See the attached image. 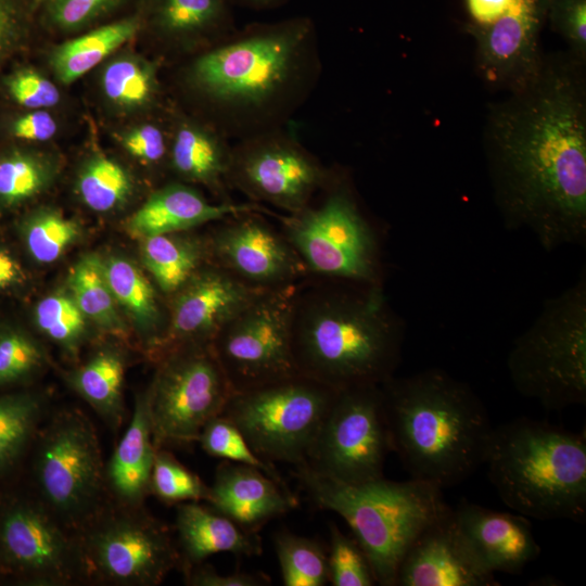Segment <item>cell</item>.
Masks as SVG:
<instances>
[{
  "label": "cell",
  "mask_w": 586,
  "mask_h": 586,
  "mask_svg": "<svg viewBox=\"0 0 586 586\" xmlns=\"http://www.w3.org/2000/svg\"><path fill=\"white\" fill-rule=\"evenodd\" d=\"M86 319L73 296L66 293L50 294L35 308L38 328L71 355H75L84 342Z\"/></svg>",
  "instance_id": "74e56055"
},
{
  "label": "cell",
  "mask_w": 586,
  "mask_h": 586,
  "mask_svg": "<svg viewBox=\"0 0 586 586\" xmlns=\"http://www.w3.org/2000/svg\"><path fill=\"white\" fill-rule=\"evenodd\" d=\"M18 14L10 0H0V61L18 33Z\"/></svg>",
  "instance_id": "816d5d0a"
},
{
  "label": "cell",
  "mask_w": 586,
  "mask_h": 586,
  "mask_svg": "<svg viewBox=\"0 0 586 586\" xmlns=\"http://www.w3.org/2000/svg\"><path fill=\"white\" fill-rule=\"evenodd\" d=\"M207 235L213 263L243 283L271 290L300 283L307 269L282 232L249 212L217 221Z\"/></svg>",
  "instance_id": "2e32d148"
},
{
  "label": "cell",
  "mask_w": 586,
  "mask_h": 586,
  "mask_svg": "<svg viewBox=\"0 0 586 586\" xmlns=\"http://www.w3.org/2000/svg\"><path fill=\"white\" fill-rule=\"evenodd\" d=\"M120 142L130 155L146 164H158L168 156L169 142L164 129L156 124L137 126L123 135Z\"/></svg>",
  "instance_id": "7dc6e473"
},
{
  "label": "cell",
  "mask_w": 586,
  "mask_h": 586,
  "mask_svg": "<svg viewBox=\"0 0 586 586\" xmlns=\"http://www.w3.org/2000/svg\"><path fill=\"white\" fill-rule=\"evenodd\" d=\"M68 285L71 295L87 319L109 333H125V323L117 311L103 259L93 254L82 256L71 270Z\"/></svg>",
  "instance_id": "1f68e13d"
},
{
  "label": "cell",
  "mask_w": 586,
  "mask_h": 586,
  "mask_svg": "<svg viewBox=\"0 0 586 586\" xmlns=\"http://www.w3.org/2000/svg\"><path fill=\"white\" fill-rule=\"evenodd\" d=\"M42 400L33 393L0 397V473L20 458L37 431Z\"/></svg>",
  "instance_id": "836d02e7"
},
{
  "label": "cell",
  "mask_w": 586,
  "mask_h": 586,
  "mask_svg": "<svg viewBox=\"0 0 586 586\" xmlns=\"http://www.w3.org/2000/svg\"><path fill=\"white\" fill-rule=\"evenodd\" d=\"M335 390L301 373L235 392L222 416L265 461L305 463Z\"/></svg>",
  "instance_id": "9c48e42d"
},
{
  "label": "cell",
  "mask_w": 586,
  "mask_h": 586,
  "mask_svg": "<svg viewBox=\"0 0 586 586\" xmlns=\"http://www.w3.org/2000/svg\"><path fill=\"white\" fill-rule=\"evenodd\" d=\"M150 492L162 501L181 504L207 500L209 486L163 447H157L150 480Z\"/></svg>",
  "instance_id": "60d3db41"
},
{
  "label": "cell",
  "mask_w": 586,
  "mask_h": 586,
  "mask_svg": "<svg viewBox=\"0 0 586 586\" xmlns=\"http://www.w3.org/2000/svg\"><path fill=\"white\" fill-rule=\"evenodd\" d=\"M466 548L453 509L426 527L405 553L395 586H497Z\"/></svg>",
  "instance_id": "44dd1931"
},
{
  "label": "cell",
  "mask_w": 586,
  "mask_h": 586,
  "mask_svg": "<svg viewBox=\"0 0 586 586\" xmlns=\"http://www.w3.org/2000/svg\"><path fill=\"white\" fill-rule=\"evenodd\" d=\"M191 231L140 240L142 264L160 291L168 297L213 263L207 235H194Z\"/></svg>",
  "instance_id": "83f0119b"
},
{
  "label": "cell",
  "mask_w": 586,
  "mask_h": 586,
  "mask_svg": "<svg viewBox=\"0 0 586 586\" xmlns=\"http://www.w3.org/2000/svg\"><path fill=\"white\" fill-rule=\"evenodd\" d=\"M230 0H151L150 23L167 41L194 44L222 40L235 28Z\"/></svg>",
  "instance_id": "4316f807"
},
{
  "label": "cell",
  "mask_w": 586,
  "mask_h": 586,
  "mask_svg": "<svg viewBox=\"0 0 586 586\" xmlns=\"http://www.w3.org/2000/svg\"><path fill=\"white\" fill-rule=\"evenodd\" d=\"M101 84L105 97L123 109L151 104L158 90L155 66L133 55L111 61L103 71Z\"/></svg>",
  "instance_id": "d6a6232c"
},
{
  "label": "cell",
  "mask_w": 586,
  "mask_h": 586,
  "mask_svg": "<svg viewBox=\"0 0 586 586\" xmlns=\"http://www.w3.org/2000/svg\"><path fill=\"white\" fill-rule=\"evenodd\" d=\"M79 235L78 224L52 208L33 213L23 226L26 247L33 258L41 264L58 260Z\"/></svg>",
  "instance_id": "8d00e7d4"
},
{
  "label": "cell",
  "mask_w": 586,
  "mask_h": 586,
  "mask_svg": "<svg viewBox=\"0 0 586 586\" xmlns=\"http://www.w3.org/2000/svg\"><path fill=\"white\" fill-rule=\"evenodd\" d=\"M582 61L547 63L492 110L486 157L509 229L545 251L586 244V97Z\"/></svg>",
  "instance_id": "6da1fadb"
},
{
  "label": "cell",
  "mask_w": 586,
  "mask_h": 586,
  "mask_svg": "<svg viewBox=\"0 0 586 586\" xmlns=\"http://www.w3.org/2000/svg\"><path fill=\"white\" fill-rule=\"evenodd\" d=\"M125 371L123 353L114 347H104L68 375L73 390L114 430L124 420Z\"/></svg>",
  "instance_id": "f546056e"
},
{
  "label": "cell",
  "mask_w": 586,
  "mask_h": 586,
  "mask_svg": "<svg viewBox=\"0 0 586 586\" xmlns=\"http://www.w3.org/2000/svg\"><path fill=\"white\" fill-rule=\"evenodd\" d=\"M145 393L157 448L198 442L205 424L222 413L235 392L208 343L181 346L161 357Z\"/></svg>",
  "instance_id": "7c38bea8"
},
{
  "label": "cell",
  "mask_w": 586,
  "mask_h": 586,
  "mask_svg": "<svg viewBox=\"0 0 586 586\" xmlns=\"http://www.w3.org/2000/svg\"><path fill=\"white\" fill-rule=\"evenodd\" d=\"M286 126L235 141L227 181L230 190L250 202L293 214L310 204L336 173L324 167Z\"/></svg>",
  "instance_id": "5bb4252c"
},
{
  "label": "cell",
  "mask_w": 586,
  "mask_h": 586,
  "mask_svg": "<svg viewBox=\"0 0 586 586\" xmlns=\"http://www.w3.org/2000/svg\"><path fill=\"white\" fill-rule=\"evenodd\" d=\"M54 167L48 158L16 153L0 162V200L7 205L24 202L52 181Z\"/></svg>",
  "instance_id": "ab89813d"
},
{
  "label": "cell",
  "mask_w": 586,
  "mask_h": 586,
  "mask_svg": "<svg viewBox=\"0 0 586 586\" xmlns=\"http://www.w3.org/2000/svg\"><path fill=\"white\" fill-rule=\"evenodd\" d=\"M198 442L208 455L256 468L286 486L275 466L262 459L252 449L239 428L222 415L205 424Z\"/></svg>",
  "instance_id": "f35d334b"
},
{
  "label": "cell",
  "mask_w": 586,
  "mask_h": 586,
  "mask_svg": "<svg viewBox=\"0 0 586 586\" xmlns=\"http://www.w3.org/2000/svg\"><path fill=\"white\" fill-rule=\"evenodd\" d=\"M122 0H46L49 21L58 28L77 30L101 17Z\"/></svg>",
  "instance_id": "f6af8a7d"
},
{
  "label": "cell",
  "mask_w": 586,
  "mask_h": 586,
  "mask_svg": "<svg viewBox=\"0 0 586 586\" xmlns=\"http://www.w3.org/2000/svg\"><path fill=\"white\" fill-rule=\"evenodd\" d=\"M283 585L323 586L329 582L328 558L314 539L280 531L275 537Z\"/></svg>",
  "instance_id": "d590c367"
},
{
  "label": "cell",
  "mask_w": 586,
  "mask_h": 586,
  "mask_svg": "<svg viewBox=\"0 0 586 586\" xmlns=\"http://www.w3.org/2000/svg\"><path fill=\"white\" fill-rule=\"evenodd\" d=\"M155 450L146 393H143L137 397L128 428L105 466V486L119 506L141 507L151 494Z\"/></svg>",
  "instance_id": "484cf974"
},
{
  "label": "cell",
  "mask_w": 586,
  "mask_h": 586,
  "mask_svg": "<svg viewBox=\"0 0 586 586\" xmlns=\"http://www.w3.org/2000/svg\"><path fill=\"white\" fill-rule=\"evenodd\" d=\"M302 489L319 508L339 514L366 553L375 583L395 586L400 562L417 537L451 509L443 489L420 480L384 476L347 484L305 463L295 466Z\"/></svg>",
  "instance_id": "8992f818"
},
{
  "label": "cell",
  "mask_w": 586,
  "mask_h": 586,
  "mask_svg": "<svg viewBox=\"0 0 586 586\" xmlns=\"http://www.w3.org/2000/svg\"><path fill=\"white\" fill-rule=\"evenodd\" d=\"M24 272L18 262L7 251L0 250V289L20 283Z\"/></svg>",
  "instance_id": "f5cc1de1"
},
{
  "label": "cell",
  "mask_w": 586,
  "mask_h": 586,
  "mask_svg": "<svg viewBox=\"0 0 586 586\" xmlns=\"http://www.w3.org/2000/svg\"><path fill=\"white\" fill-rule=\"evenodd\" d=\"M547 20L569 44L572 56L586 58V0H549Z\"/></svg>",
  "instance_id": "ee69618b"
},
{
  "label": "cell",
  "mask_w": 586,
  "mask_h": 586,
  "mask_svg": "<svg viewBox=\"0 0 586 586\" xmlns=\"http://www.w3.org/2000/svg\"><path fill=\"white\" fill-rule=\"evenodd\" d=\"M187 582L193 586H266L270 578L263 573L234 572L222 575L213 568L195 565L187 573Z\"/></svg>",
  "instance_id": "c3c4849f"
},
{
  "label": "cell",
  "mask_w": 586,
  "mask_h": 586,
  "mask_svg": "<svg viewBox=\"0 0 586 586\" xmlns=\"http://www.w3.org/2000/svg\"><path fill=\"white\" fill-rule=\"evenodd\" d=\"M35 477L47 508L66 524L82 527L102 508L105 466L97 431L78 410L53 415L40 433Z\"/></svg>",
  "instance_id": "8fae6325"
},
{
  "label": "cell",
  "mask_w": 586,
  "mask_h": 586,
  "mask_svg": "<svg viewBox=\"0 0 586 586\" xmlns=\"http://www.w3.org/2000/svg\"><path fill=\"white\" fill-rule=\"evenodd\" d=\"M103 264L116 303L156 353L168 324V315L161 307L154 285L138 266L126 258L115 256L103 260Z\"/></svg>",
  "instance_id": "f1b7e54d"
},
{
  "label": "cell",
  "mask_w": 586,
  "mask_h": 586,
  "mask_svg": "<svg viewBox=\"0 0 586 586\" xmlns=\"http://www.w3.org/2000/svg\"><path fill=\"white\" fill-rule=\"evenodd\" d=\"M392 451L381 385L336 392L305 464L333 480L359 484L383 477Z\"/></svg>",
  "instance_id": "9a60e30c"
},
{
  "label": "cell",
  "mask_w": 586,
  "mask_h": 586,
  "mask_svg": "<svg viewBox=\"0 0 586 586\" xmlns=\"http://www.w3.org/2000/svg\"><path fill=\"white\" fill-rule=\"evenodd\" d=\"M0 559L38 585H65L84 575L77 538L66 534L48 508L28 502H16L1 514Z\"/></svg>",
  "instance_id": "e0dca14e"
},
{
  "label": "cell",
  "mask_w": 586,
  "mask_h": 586,
  "mask_svg": "<svg viewBox=\"0 0 586 586\" xmlns=\"http://www.w3.org/2000/svg\"><path fill=\"white\" fill-rule=\"evenodd\" d=\"M253 9H268L283 3L285 0H230Z\"/></svg>",
  "instance_id": "db71d44e"
},
{
  "label": "cell",
  "mask_w": 586,
  "mask_h": 586,
  "mask_svg": "<svg viewBox=\"0 0 586 586\" xmlns=\"http://www.w3.org/2000/svg\"><path fill=\"white\" fill-rule=\"evenodd\" d=\"M512 385L545 409L586 404V272L544 302L507 358Z\"/></svg>",
  "instance_id": "52a82bcc"
},
{
  "label": "cell",
  "mask_w": 586,
  "mask_h": 586,
  "mask_svg": "<svg viewBox=\"0 0 586 586\" xmlns=\"http://www.w3.org/2000/svg\"><path fill=\"white\" fill-rule=\"evenodd\" d=\"M206 501L216 512L256 533L297 505L288 486L256 468L227 460L217 467Z\"/></svg>",
  "instance_id": "7402d4cb"
},
{
  "label": "cell",
  "mask_w": 586,
  "mask_h": 586,
  "mask_svg": "<svg viewBox=\"0 0 586 586\" xmlns=\"http://www.w3.org/2000/svg\"><path fill=\"white\" fill-rule=\"evenodd\" d=\"M405 326L382 284L308 277L292 330L298 373L335 391L381 385L400 364Z\"/></svg>",
  "instance_id": "3957f363"
},
{
  "label": "cell",
  "mask_w": 586,
  "mask_h": 586,
  "mask_svg": "<svg viewBox=\"0 0 586 586\" xmlns=\"http://www.w3.org/2000/svg\"><path fill=\"white\" fill-rule=\"evenodd\" d=\"M141 28V18L128 16L97 27L58 46L50 59L56 78L69 85L129 41Z\"/></svg>",
  "instance_id": "4dcf8cb0"
},
{
  "label": "cell",
  "mask_w": 586,
  "mask_h": 586,
  "mask_svg": "<svg viewBox=\"0 0 586 586\" xmlns=\"http://www.w3.org/2000/svg\"><path fill=\"white\" fill-rule=\"evenodd\" d=\"M46 355L36 340L22 330H0V386L23 380L37 372Z\"/></svg>",
  "instance_id": "7bdbcfd3"
},
{
  "label": "cell",
  "mask_w": 586,
  "mask_h": 586,
  "mask_svg": "<svg viewBox=\"0 0 586 586\" xmlns=\"http://www.w3.org/2000/svg\"><path fill=\"white\" fill-rule=\"evenodd\" d=\"M453 518L466 548L486 573L520 574L540 555L530 519L520 513L462 501Z\"/></svg>",
  "instance_id": "ffe728a7"
},
{
  "label": "cell",
  "mask_w": 586,
  "mask_h": 586,
  "mask_svg": "<svg viewBox=\"0 0 586 586\" xmlns=\"http://www.w3.org/2000/svg\"><path fill=\"white\" fill-rule=\"evenodd\" d=\"M76 186L82 202L102 213L122 206L132 191L129 173L118 162L103 155L84 163Z\"/></svg>",
  "instance_id": "e575fe53"
},
{
  "label": "cell",
  "mask_w": 586,
  "mask_h": 586,
  "mask_svg": "<svg viewBox=\"0 0 586 586\" xmlns=\"http://www.w3.org/2000/svg\"><path fill=\"white\" fill-rule=\"evenodd\" d=\"M549 0H518L492 25L469 31L476 42V65L484 80L511 92L539 74L544 59L539 34Z\"/></svg>",
  "instance_id": "ac0fdd59"
},
{
  "label": "cell",
  "mask_w": 586,
  "mask_h": 586,
  "mask_svg": "<svg viewBox=\"0 0 586 586\" xmlns=\"http://www.w3.org/2000/svg\"><path fill=\"white\" fill-rule=\"evenodd\" d=\"M232 144L214 127L178 118L169 141L170 168L184 181L212 190L219 202H232L227 181Z\"/></svg>",
  "instance_id": "cb8c5ba5"
},
{
  "label": "cell",
  "mask_w": 586,
  "mask_h": 586,
  "mask_svg": "<svg viewBox=\"0 0 586 586\" xmlns=\"http://www.w3.org/2000/svg\"><path fill=\"white\" fill-rule=\"evenodd\" d=\"M249 212L275 215L266 206L250 201L212 203L196 189L174 181L158 188L146 199L129 218L127 230L141 240L156 234L194 230Z\"/></svg>",
  "instance_id": "603a6c76"
},
{
  "label": "cell",
  "mask_w": 586,
  "mask_h": 586,
  "mask_svg": "<svg viewBox=\"0 0 586 586\" xmlns=\"http://www.w3.org/2000/svg\"><path fill=\"white\" fill-rule=\"evenodd\" d=\"M484 464L499 497L517 513L585 521V432L518 418L493 429Z\"/></svg>",
  "instance_id": "5b68a950"
},
{
  "label": "cell",
  "mask_w": 586,
  "mask_h": 586,
  "mask_svg": "<svg viewBox=\"0 0 586 586\" xmlns=\"http://www.w3.org/2000/svg\"><path fill=\"white\" fill-rule=\"evenodd\" d=\"M381 388L392 451L411 479L444 489L484 464L494 428L467 383L431 368Z\"/></svg>",
  "instance_id": "277c9868"
},
{
  "label": "cell",
  "mask_w": 586,
  "mask_h": 586,
  "mask_svg": "<svg viewBox=\"0 0 586 586\" xmlns=\"http://www.w3.org/2000/svg\"><path fill=\"white\" fill-rule=\"evenodd\" d=\"M80 532L84 575L102 582L155 586L180 564L168 528L141 507L101 509Z\"/></svg>",
  "instance_id": "4fadbf2b"
},
{
  "label": "cell",
  "mask_w": 586,
  "mask_h": 586,
  "mask_svg": "<svg viewBox=\"0 0 586 586\" xmlns=\"http://www.w3.org/2000/svg\"><path fill=\"white\" fill-rule=\"evenodd\" d=\"M321 193L318 204L277 217L309 277L382 284L377 232L347 181L336 173Z\"/></svg>",
  "instance_id": "ba28073f"
},
{
  "label": "cell",
  "mask_w": 586,
  "mask_h": 586,
  "mask_svg": "<svg viewBox=\"0 0 586 586\" xmlns=\"http://www.w3.org/2000/svg\"><path fill=\"white\" fill-rule=\"evenodd\" d=\"M304 281L258 292L212 341L234 392L298 374L292 330L296 297Z\"/></svg>",
  "instance_id": "30bf717a"
},
{
  "label": "cell",
  "mask_w": 586,
  "mask_h": 586,
  "mask_svg": "<svg viewBox=\"0 0 586 586\" xmlns=\"http://www.w3.org/2000/svg\"><path fill=\"white\" fill-rule=\"evenodd\" d=\"M212 263L170 296L160 359L181 346L212 343L221 327L258 292Z\"/></svg>",
  "instance_id": "d6986e66"
},
{
  "label": "cell",
  "mask_w": 586,
  "mask_h": 586,
  "mask_svg": "<svg viewBox=\"0 0 586 586\" xmlns=\"http://www.w3.org/2000/svg\"><path fill=\"white\" fill-rule=\"evenodd\" d=\"M176 530L184 573L219 552L253 557L263 551L258 533L244 530L196 501L181 502L177 507Z\"/></svg>",
  "instance_id": "d4e9b609"
},
{
  "label": "cell",
  "mask_w": 586,
  "mask_h": 586,
  "mask_svg": "<svg viewBox=\"0 0 586 586\" xmlns=\"http://www.w3.org/2000/svg\"><path fill=\"white\" fill-rule=\"evenodd\" d=\"M320 71L315 24L296 16L234 30L193 60L186 81L214 113L212 127L238 141L286 126Z\"/></svg>",
  "instance_id": "7a4b0ae2"
},
{
  "label": "cell",
  "mask_w": 586,
  "mask_h": 586,
  "mask_svg": "<svg viewBox=\"0 0 586 586\" xmlns=\"http://www.w3.org/2000/svg\"><path fill=\"white\" fill-rule=\"evenodd\" d=\"M58 130V124L50 113L35 111L17 118L13 124V135L20 139L46 141Z\"/></svg>",
  "instance_id": "f907efd6"
},
{
  "label": "cell",
  "mask_w": 586,
  "mask_h": 586,
  "mask_svg": "<svg viewBox=\"0 0 586 586\" xmlns=\"http://www.w3.org/2000/svg\"><path fill=\"white\" fill-rule=\"evenodd\" d=\"M329 583L333 586H372L375 583L369 560L355 538L330 525Z\"/></svg>",
  "instance_id": "b9f144b4"
},
{
  "label": "cell",
  "mask_w": 586,
  "mask_h": 586,
  "mask_svg": "<svg viewBox=\"0 0 586 586\" xmlns=\"http://www.w3.org/2000/svg\"><path fill=\"white\" fill-rule=\"evenodd\" d=\"M7 86L12 98L25 107L46 109L60 102L56 86L33 69H22L13 74Z\"/></svg>",
  "instance_id": "bcb514c9"
},
{
  "label": "cell",
  "mask_w": 586,
  "mask_h": 586,
  "mask_svg": "<svg viewBox=\"0 0 586 586\" xmlns=\"http://www.w3.org/2000/svg\"><path fill=\"white\" fill-rule=\"evenodd\" d=\"M518 0H463L467 30L487 27L500 18Z\"/></svg>",
  "instance_id": "681fc988"
}]
</instances>
